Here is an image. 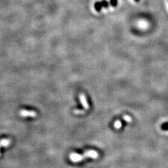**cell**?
Listing matches in <instances>:
<instances>
[{
	"label": "cell",
	"mask_w": 168,
	"mask_h": 168,
	"mask_svg": "<svg viewBox=\"0 0 168 168\" xmlns=\"http://www.w3.org/2000/svg\"><path fill=\"white\" fill-rule=\"evenodd\" d=\"M99 156V154L97 151L94 150H89L85 152L84 154H80L77 153H72L70 154V159L74 163H79L84 160L86 158H92L97 159Z\"/></svg>",
	"instance_id": "cell-1"
},
{
	"label": "cell",
	"mask_w": 168,
	"mask_h": 168,
	"mask_svg": "<svg viewBox=\"0 0 168 168\" xmlns=\"http://www.w3.org/2000/svg\"><path fill=\"white\" fill-rule=\"evenodd\" d=\"M19 115L22 117H36L37 116L36 112L34 111L26 110H21L19 112Z\"/></svg>",
	"instance_id": "cell-2"
},
{
	"label": "cell",
	"mask_w": 168,
	"mask_h": 168,
	"mask_svg": "<svg viewBox=\"0 0 168 168\" xmlns=\"http://www.w3.org/2000/svg\"><path fill=\"white\" fill-rule=\"evenodd\" d=\"M79 99H80V101L81 104L82 105L83 107H84L85 110H89V109L90 108V106H89V103L87 102V99H86L85 95L84 94H81L79 95Z\"/></svg>",
	"instance_id": "cell-3"
},
{
	"label": "cell",
	"mask_w": 168,
	"mask_h": 168,
	"mask_svg": "<svg viewBox=\"0 0 168 168\" xmlns=\"http://www.w3.org/2000/svg\"><path fill=\"white\" fill-rule=\"evenodd\" d=\"M11 143V140L10 139H3L0 140V147H8Z\"/></svg>",
	"instance_id": "cell-4"
},
{
	"label": "cell",
	"mask_w": 168,
	"mask_h": 168,
	"mask_svg": "<svg viewBox=\"0 0 168 168\" xmlns=\"http://www.w3.org/2000/svg\"><path fill=\"white\" fill-rule=\"evenodd\" d=\"M94 8L95 9V10L98 11V12L100 11L101 9H102V8H103L102 4H101L100 1H97V2L95 3Z\"/></svg>",
	"instance_id": "cell-5"
},
{
	"label": "cell",
	"mask_w": 168,
	"mask_h": 168,
	"mask_svg": "<svg viewBox=\"0 0 168 168\" xmlns=\"http://www.w3.org/2000/svg\"><path fill=\"white\" fill-rule=\"evenodd\" d=\"M161 129L163 131H168V121L163 123L161 125Z\"/></svg>",
	"instance_id": "cell-6"
},
{
	"label": "cell",
	"mask_w": 168,
	"mask_h": 168,
	"mask_svg": "<svg viewBox=\"0 0 168 168\" xmlns=\"http://www.w3.org/2000/svg\"><path fill=\"white\" fill-rule=\"evenodd\" d=\"M101 3V4H102V7L105 8H108L109 6V3L107 0H102V1H100Z\"/></svg>",
	"instance_id": "cell-7"
},
{
	"label": "cell",
	"mask_w": 168,
	"mask_h": 168,
	"mask_svg": "<svg viewBox=\"0 0 168 168\" xmlns=\"http://www.w3.org/2000/svg\"><path fill=\"white\" fill-rule=\"evenodd\" d=\"M74 113L76 114V115H82V114H84L85 113L84 110H78V109H76V110H74Z\"/></svg>",
	"instance_id": "cell-8"
},
{
	"label": "cell",
	"mask_w": 168,
	"mask_h": 168,
	"mask_svg": "<svg viewBox=\"0 0 168 168\" xmlns=\"http://www.w3.org/2000/svg\"><path fill=\"white\" fill-rule=\"evenodd\" d=\"M110 4L113 7L117 6L118 4V0H110Z\"/></svg>",
	"instance_id": "cell-9"
},
{
	"label": "cell",
	"mask_w": 168,
	"mask_h": 168,
	"mask_svg": "<svg viewBox=\"0 0 168 168\" xmlns=\"http://www.w3.org/2000/svg\"><path fill=\"white\" fill-rule=\"evenodd\" d=\"M135 1H136V2H138V1H140V0H135Z\"/></svg>",
	"instance_id": "cell-10"
},
{
	"label": "cell",
	"mask_w": 168,
	"mask_h": 168,
	"mask_svg": "<svg viewBox=\"0 0 168 168\" xmlns=\"http://www.w3.org/2000/svg\"><path fill=\"white\" fill-rule=\"evenodd\" d=\"M0 148H1V147H0ZM0 155H1V153H0Z\"/></svg>",
	"instance_id": "cell-11"
}]
</instances>
